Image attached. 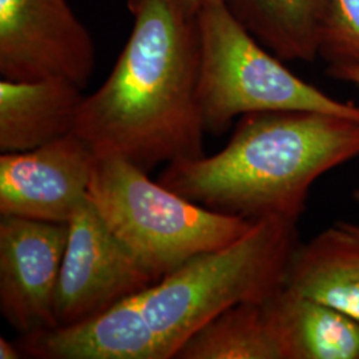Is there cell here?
Masks as SVG:
<instances>
[{
	"label": "cell",
	"instance_id": "e0dca14e",
	"mask_svg": "<svg viewBox=\"0 0 359 359\" xmlns=\"http://www.w3.org/2000/svg\"><path fill=\"white\" fill-rule=\"evenodd\" d=\"M327 74L337 80L359 87V67L357 65H330Z\"/></svg>",
	"mask_w": 359,
	"mask_h": 359
},
{
	"label": "cell",
	"instance_id": "9c48e42d",
	"mask_svg": "<svg viewBox=\"0 0 359 359\" xmlns=\"http://www.w3.org/2000/svg\"><path fill=\"white\" fill-rule=\"evenodd\" d=\"M96 154L71 132L39 148L0 156V216L68 224L88 197Z\"/></svg>",
	"mask_w": 359,
	"mask_h": 359
},
{
	"label": "cell",
	"instance_id": "ffe728a7",
	"mask_svg": "<svg viewBox=\"0 0 359 359\" xmlns=\"http://www.w3.org/2000/svg\"><path fill=\"white\" fill-rule=\"evenodd\" d=\"M353 197H354V200H355L357 205L359 206V189L354 191V193H353ZM341 224L346 228L347 231H351L353 234H355L357 237H359V224H351V222H341Z\"/></svg>",
	"mask_w": 359,
	"mask_h": 359
},
{
	"label": "cell",
	"instance_id": "9a60e30c",
	"mask_svg": "<svg viewBox=\"0 0 359 359\" xmlns=\"http://www.w3.org/2000/svg\"><path fill=\"white\" fill-rule=\"evenodd\" d=\"M177 359H281L262 304L224 310L181 345Z\"/></svg>",
	"mask_w": 359,
	"mask_h": 359
},
{
	"label": "cell",
	"instance_id": "30bf717a",
	"mask_svg": "<svg viewBox=\"0 0 359 359\" xmlns=\"http://www.w3.org/2000/svg\"><path fill=\"white\" fill-rule=\"evenodd\" d=\"M136 295L87 320L22 335L18 345L39 359L172 358Z\"/></svg>",
	"mask_w": 359,
	"mask_h": 359
},
{
	"label": "cell",
	"instance_id": "4fadbf2b",
	"mask_svg": "<svg viewBox=\"0 0 359 359\" xmlns=\"http://www.w3.org/2000/svg\"><path fill=\"white\" fill-rule=\"evenodd\" d=\"M283 286L359 321V237L339 222L297 245Z\"/></svg>",
	"mask_w": 359,
	"mask_h": 359
},
{
	"label": "cell",
	"instance_id": "ac0fdd59",
	"mask_svg": "<svg viewBox=\"0 0 359 359\" xmlns=\"http://www.w3.org/2000/svg\"><path fill=\"white\" fill-rule=\"evenodd\" d=\"M22 354L23 351L18 344H13L3 337L0 338V359H19Z\"/></svg>",
	"mask_w": 359,
	"mask_h": 359
},
{
	"label": "cell",
	"instance_id": "8992f818",
	"mask_svg": "<svg viewBox=\"0 0 359 359\" xmlns=\"http://www.w3.org/2000/svg\"><path fill=\"white\" fill-rule=\"evenodd\" d=\"M68 226L55 295L56 326L87 320L157 283L151 270L107 226L88 197Z\"/></svg>",
	"mask_w": 359,
	"mask_h": 359
},
{
	"label": "cell",
	"instance_id": "5bb4252c",
	"mask_svg": "<svg viewBox=\"0 0 359 359\" xmlns=\"http://www.w3.org/2000/svg\"><path fill=\"white\" fill-rule=\"evenodd\" d=\"M234 18L283 62L321 56L330 0H225Z\"/></svg>",
	"mask_w": 359,
	"mask_h": 359
},
{
	"label": "cell",
	"instance_id": "8fae6325",
	"mask_svg": "<svg viewBox=\"0 0 359 359\" xmlns=\"http://www.w3.org/2000/svg\"><path fill=\"white\" fill-rule=\"evenodd\" d=\"M63 77L0 80V152L39 148L74 132L86 96Z\"/></svg>",
	"mask_w": 359,
	"mask_h": 359
},
{
	"label": "cell",
	"instance_id": "5b68a950",
	"mask_svg": "<svg viewBox=\"0 0 359 359\" xmlns=\"http://www.w3.org/2000/svg\"><path fill=\"white\" fill-rule=\"evenodd\" d=\"M200 40L198 104L205 133L224 135L237 117L317 111L359 120V105L339 102L295 76L231 13L210 0L196 15Z\"/></svg>",
	"mask_w": 359,
	"mask_h": 359
},
{
	"label": "cell",
	"instance_id": "d6986e66",
	"mask_svg": "<svg viewBox=\"0 0 359 359\" xmlns=\"http://www.w3.org/2000/svg\"><path fill=\"white\" fill-rule=\"evenodd\" d=\"M208 1H210V0H180L182 7L185 8V11L192 16H196L201 10V7Z\"/></svg>",
	"mask_w": 359,
	"mask_h": 359
},
{
	"label": "cell",
	"instance_id": "3957f363",
	"mask_svg": "<svg viewBox=\"0 0 359 359\" xmlns=\"http://www.w3.org/2000/svg\"><path fill=\"white\" fill-rule=\"evenodd\" d=\"M297 224L256 221L234 243L193 257L136 295L145 317L175 358L198 327L224 310L262 304L283 287Z\"/></svg>",
	"mask_w": 359,
	"mask_h": 359
},
{
	"label": "cell",
	"instance_id": "6da1fadb",
	"mask_svg": "<svg viewBox=\"0 0 359 359\" xmlns=\"http://www.w3.org/2000/svg\"><path fill=\"white\" fill-rule=\"evenodd\" d=\"M133 25L109 76L77 111L74 133L96 156L151 172L204 156L196 16L180 0H127Z\"/></svg>",
	"mask_w": 359,
	"mask_h": 359
},
{
	"label": "cell",
	"instance_id": "7c38bea8",
	"mask_svg": "<svg viewBox=\"0 0 359 359\" xmlns=\"http://www.w3.org/2000/svg\"><path fill=\"white\" fill-rule=\"evenodd\" d=\"M281 359H359V321L285 286L262 302Z\"/></svg>",
	"mask_w": 359,
	"mask_h": 359
},
{
	"label": "cell",
	"instance_id": "52a82bcc",
	"mask_svg": "<svg viewBox=\"0 0 359 359\" xmlns=\"http://www.w3.org/2000/svg\"><path fill=\"white\" fill-rule=\"evenodd\" d=\"M96 65L90 31L67 0H0V75L63 77L84 88Z\"/></svg>",
	"mask_w": 359,
	"mask_h": 359
},
{
	"label": "cell",
	"instance_id": "277c9868",
	"mask_svg": "<svg viewBox=\"0 0 359 359\" xmlns=\"http://www.w3.org/2000/svg\"><path fill=\"white\" fill-rule=\"evenodd\" d=\"M88 200L157 281L193 257L234 243L255 224L192 203L118 156H96Z\"/></svg>",
	"mask_w": 359,
	"mask_h": 359
},
{
	"label": "cell",
	"instance_id": "ba28073f",
	"mask_svg": "<svg viewBox=\"0 0 359 359\" xmlns=\"http://www.w3.org/2000/svg\"><path fill=\"white\" fill-rule=\"evenodd\" d=\"M69 226L29 218H0V311L26 335L56 326L55 295Z\"/></svg>",
	"mask_w": 359,
	"mask_h": 359
},
{
	"label": "cell",
	"instance_id": "7a4b0ae2",
	"mask_svg": "<svg viewBox=\"0 0 359 359\" xmlns=\"http://www.w3.org/2000/svg\"><path fill=\"white\" fill-rule=\"evenodd\" d=\"M358 156L357 118L317 111L259 112L238 118L224 149L169 163L158 182L215 212L297 224L313 184Z\"/></svg>",
	"mask_w": 359,
	"mask_h": 359
},
{
	"label": "cell",
	"instance_id": "2e32d148",
	"mask_svg": "<svg viewBox=\"0 0 359 359\" xmlns=\"http://www.w3.org/2000/svg\"><path fill=\"white\" fill-rule=\"evenodd\" d=\"M321 56L329 67H359V0H330Z\"/></svg>",
	"mask_w": 359,
	"mask_h": 359
}]
</instances>
